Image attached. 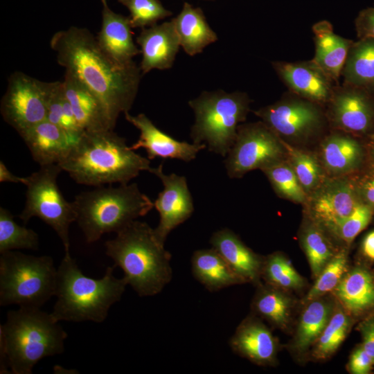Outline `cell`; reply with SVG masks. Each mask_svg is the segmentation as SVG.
Wrapping results in <instances>:
<instances>
[{"instance_id": "obj_1", "label": "cell", "mask_w": 374, "mask_h": 374, "mask_svg": "<svg viewBox=\"0 0 374 374\" xmlns=\"http://www.w3.org/2000/svg\"><path fill=\"white\" fill-rule=\"evenodd\" d=\"M50 46L58 64L101 100L115 123L120 114L129 112L143 75L134 61L127 64L114 61L96 37L83 28L71 26L56 32Z\"/></svg>"}, {"instance_id": "obj_2", "label": "cell", "mask_w": 374, "mask_h": 374, "mask_svg": "<svg viewBox=\"0 0 374 374\" xmlns=\"http://www.w3.org/2000/svg\"><path fill=\"white\" fill-rule=\"evenodd\" d=\"M58 165L75 182L98 187L128 184L151 168L150 160L136 153L113 130L84 132Z\"/></svg>"}, {"instance_id": "obj_3", "label": "cell", "mask_w": 374, "mask_h": 374, "mask_svg": "<svg viewBox=\"0 0 374 374\" xmlns=\"http://www.w3.org/2000/svg\"><path fill=\"white\" fill-rule=\"evenodd\" d=\"M67 333L39 308L19 307L0 326V373L31 374L42 359L64 350Z\"/></svg>"}, {"instance_id": "obj_4", "label": "cell", "mask_w": 374, "mask_h": 374, "mask_svg": "<svg viewBox=\"0 0 374 374\" xmlns=\"http://www.w3.org/2000/svg\"><path fill=\"white\" fill-rule=\"evenodd\" d=\"M106 254L140 296L160 293L172 276L171 254L148 224L134 220L105 243Z\"/></svg>"}, {"instance_id": "obj_5", "label": "cell", "mask_w": 374, "mask_h": 374, "mask_svg": "<svg viewBox=\"0 0 374 374\" xmlns=\"http://www.w3.org/2000/svg\"><path fill=\"white\" fill-rule=\"evenodd\" d=\"M114 267H107L103 278H92L83 274L70 253H64L57 269V301L52 317L57 321L103 322L127 285L124 277L114 276Z\"/></svg>"}, {"instance_id": "obj_6", "label": "cell", "mask_w": 374, "mask_h": 374, "mask_svg": "<svg viewBox=\"0 0 374 374\" xmlns=\"http://www.w3.org/2000/svg\"><path fill=\"white\" fill-rule=\"evenodd\" d=\"M73 204L76 222L88 243L98 240L105 233H118L154 207L136 183L98 186L77 195Z\"/></svg>"}, {"instance_id": "obj_7", "label": "cell", "mask_w": 374, "mask_h": 374, "mask_svg": "<svg viewBox=\"0 0 374 374\" xmlns=\"http://www.w3.org/2000/svg\"><path fill=\"white\" fill-rule=\"evenodd\" d=\"M250 99L241 91H202L188 102L195 121L190 136L195 143H204L212 152L226 157L233 146L239 123L246 119Z\"/></svg>"}, {"instance_id": "obj_8", "label": "cell", "mask_w": 374, "mask_h": 374, "mask_svg": "<svg viewBox=\"0 0 374 374\" xmlns=\"http://www.w3.org/2000/svg\"><path fill=\"white\" fill-rule=\"evenodd\" d=\"M57 269L48 256L8 251L0 256V305L41 308L55 295Z\"/></svg>"}, {"instance_id": "obj_9", "label": "cell", "mask_w": 374, "mask_h": 374, "mask_svg": "<svg viewBox=\"0 0 374 374\" xmlns=\"http://www.w3.org/2000/svg\"><path fill=\"white\" fill-rule=\"evenodd\" d=\"M58 164L40 166L39 170L27 177L25 206L19 217L24 224L37 217L49 225L59 236L64 253H70L69 226L76 222L73 202L66 200L57 179L62 171Z\"/></svg>"}, {"instance_id": "obj_10", "label": "cell", "mask_w": 374, "mask_h": 374, "mask_svg": "<svg viewBox=\"0 0 374 374\" xmlns=\"http://www.w3.org/2000/svg\"><path fill=\"white\" fill-rule=\"evenodd\" d=\"M286 159L282 139L262 121L239 125L235 142L226 156L224 167L230 178L261 170Z\"/></svg>"}, {"instance_id": "obj_11", "label": "cell", "mask_w": 374, "mask_h": 374, "mask_svg": "<svg viewBox=\"0 0 374 374\" xmlns=\"http://www.w3.org/2000/svg\"><path fill=\"white\" fill-rule=\"evenodd\" d=\"M54 82H46L22 72L12 73L1 101L4 121L19 134L46 120Z\"/></svg>"}, {"instance_id": "obj_12", "label": "cell", "mask_w": 374, "mask_h": 374, "mask_svg": "<svg viewBox=\"0 0 374 374\" xmlns=\"http://www.w3.org/2000/svg\"><path fill=\"white\" fill-rule=\"evenodd\" d=\"M319 104L294 93L254 112L281 139L303 140L317 132L323 125Z\"/></svg>"}, {"instance_id": "obj_13", "label": "cell", "mask_w": 374, "mask_h": 374, "mask_svg": "<svg viewBox=\"0 0 374 374\" xmlns=\"http://www.w3.org/2000/svg\"><path fill=\"white\" fill-rule=\"evenodd\" d=\"M328 103L332 125L353 136L374 134V93L364 88L336 85Z\"/></svg>"}, {"instance_id": "obj_14", "label": "cell", "mask_w": 374, "mask_h": 374, "mask_svg": "<svg viewBox=\"0 0 374 374\" xmlns=\"http://www.w3.org/2000/svg\"><path fill=\"white\" fill-rule=\"evenodd\" d=\"M360 202L355 180L341 176L325 179L306 203L315 222L332 231Z\"/></svg>"}, {"instance_id": "obj_15", "label": "cell", "mask_w": 374, "mask_h": 374, "mask_svg": "<svg viewBox=\"0 0 374 374\" xmlns=\"http://www.w3.org/2000/svg\"><path fill=\"white\" fill-rule=\"evenodd\" d=\"M149 172L159 178L163 186L154 202V207L159 214V222L154 232L157 238L164 244L169 233L192 215L193 197L184 176L165 174L162 163L157 168L151 167Z\"/></svg>"}, {"instance_id": "obj_16", "label": "cell", "mask_w": 374, "mask_h": 374, "mask_svg": "<svg viewBox=\"0 0 374 374\" xmlns=\"http://www.w3.org/2000/svg\"><path fill=\"white\" fill-rule=\"evenodd\" d=\"M272 66L290 91L317 104L328 103L336 85L313 60L301 62L276 61Z\"/></svg>"}, {"instance_id": "obj_17", "label": "cell", "mask_w": 374, "mask_h": 374, "mask_svg": "<svg viewBox=\"0 0 374 374\" xmlns=\"http://www.w3.org/2000/svg\"><path fill=\"white\" fill-rule=\"evenodd\" d=\"M124 114L125 119L140 132L139 139L130 148L133 150L145 149L150 160L159 157L188 162L195 159L199 151L206 148L204 143L176 140L157 128L144 114L132 116L126 112Z\"/></svg>"}, {"instance_id": "obj_18", "label": "cell", "mask_w": 374, "mask_h": 374, "mask_svg": "<svg viewBox=\"0 0 374 374\" xmlns=\"http://www.w3.org/2000/svg\"><path fill=\"white\" fill-rule=\"evenodd\" d=\"M136 42L142 53L140 69L143 75L152 69H170L181 46L172 19L142 28Z\"/></svg>"}, {"instance_id": "obj_19", "label": "cell", "mask_w": 374, "mask_h": 374, "mask_svg": "<svg viewBox=\"0 0 374 374\" xmlns=\"http://www.w3.org/2000/svg\"><path fill=\"white\" fill-rule=\"evenodd\" d=\"M62 82L77 123L84 132L114 129L116 123L103 103L91 90L66 71Z\"/></svg>"}, {"instance_id": "obj_20", "label": "cell", "mask_w": 374, "mask_h": 374, "mask_svg": "<svg viewBox=\"0 0 374 374\" xmlns=\"http://www.w3.org/2000/svg\"><path fill=\"white\" fill-rule=\"evenodd\" d=\"M19 135L33 159L40 166L60 163L78 140L48 120L28 128Z\"/></svg>"}, {"instance_id": "obj_21", "label": "cell", "mask_w": 374, "mask_h": 374, "mask_svg": "<svg viewBox=\"0 0 374 374\" xmlns=\"http://www.w3.org/2000/svg\"><path fill=\"white\" fill-rule=\"evenodd\" d=\"M102 26L96 37L102 49L114 61L127 64L141 53L133 40L130 17L113 12L107 0H101Z\"/></svg>"}, {"instance_id": "obj_22", "label": "cell", "mask_w": 374, "mask_h": 374, "mask_svg": "<svg viewBox=\"0 0 374 374\" xmlns=\"http://www.w3.org/2000/svg\"><path fill=\"white\" fill-rule=\"evenodd\" d=\"M210 243L244 282L258 281L264 261L234 232L227 228L217 231L213 233Z\"/></svg>"}, {"instance_id": "obj_23", "label": "cell", "mask_w": 374, "mask_h": 374, "mask_svg": "<svg viewBox=\"0 0 374 374\" xmlns=\"http://www.w3.org/2000/svg\"><path fill=\"white\" fill-rule=\"evenodd\" d=\"M232 349L258 364H271L277 351V343L270 330L260 321L248 318L238 327L230 339Z\"/></svg>"}, {"instance_id": "obj_24", "label": "cell", "mask_w": 374, "mask_h": 374, "mask_svg": "<svg viewBox=\"0 0 374 374\" xmlns=\"http://www.w3.org/2000/svg\"><path fill=\"white\" fill-rule=\"evenodd\" d=\"M312 31L315 45L312 60L337 84L353 41L335 34L326 20L314 24Z\"/></svg>"}, {"instance_id": "obj_25", "label": "cell", "mask_w": 374, "mask_h": 374, "mask_svg": "<svg viewBox=\"0 0 374 374\" xmlns=\"http://www.w3.org/2000/svg\"><path fill=\"white\" fill-rule=\"evenodd\" d=\"M321 158L323 166L330 174L341 177L359 168L364 152L361 143L349 134L334 133L323 141Z\"/></svg>"}, {"instance_id": "obj_26", "label": "cell", "mask_w": 374, "mask_h": 374, "mask_svg": "<svg viewBox=\"0 0 374 374\" xmlns=\"http://www.w3.org/2000/svg\"><path fill=\"white\" fill-rule=\"evenodd\" d=\"M172 20L180 45L189 55L202 53L206 46L217 40V34L199 8L185 2L180 13Z\"/></svg>"}, {"instance_id": "obj_27", "label": "cell", "mask_w": 374, "mask_h": 374, "mask_svg": "<svg viewBox=\"0 0 374 374\" xmlns=\"http://www.w3.org/2000/svg\"><path fill=\"white\" fill-rule=\"evenodd\" d=\"M191 268L194 277L211 292L245 283L213 248L195 251Z\"/></svg>"}, {"instance_id": "obj_28", "label": "cell", "mask_w": 374, "mask_h": 374, "mask_svg": "<svg viewBox=\"0 0 374 374\" xmlns=\"http://www.w3.org/2000/svg\"><path fill=\"white\" fill-rule=\"evenodd\" d=\"M344 83L374 93V38L353 42L341 71Z\"/></svg>"}, {"instance_id": "obj_29", "label": "cell", "mask_w": 374, "mask_h": 374, "mask_svg": "<svg viewBox=\"0 0 374 374\" xmlns=\"http://www.w3.org/2000/svg\"><path fill=\"white\" fill-rule=\"evenodd\" d=\"M334 291L351 312L359 313L374 305L373 277L364 269L355 268L345 274Z\"/></svg>"}, {"instance_id": "obj_30", "label": "cell", "mask_w": 374, "mask_h": 374, "mask_svg": "<svg viewBox=\"0 0 374 374\" xmlns=\"http://www.w3.org/2000/svg\"><path fill=\"white\" fill-rule=\"evenodd\" d=\"M332 316L331 304L323 300H313L302 313L296 337L298 350H306L317 341Z\"/></svg>"}, {"instance_id": "obj_31", "label": "cell", "mask_w": 374, "mask_h": 374, "mask_svg": "<svg viewBox=\"0 0 374 374\" xmlns=\"http://www.w3.org/2000/svg\"><path fill=\"white\" fill-rule=\"evenodd\" d=\"M282 141L286 151V159L309 195L325 180L321 164L312 154L294 148L283 139Z\"/></svg>"}, {"instance_id": "obj_32", "label": "cell", "mask_w": 374, "mask_h": 374, "mask_svg": "<svg viewBox=\"0 0 374 374\" xmlns=\"http://www.w3.org/2000/svg\"><path fill=\"white\" fill-rule=\"evenodd\" d=\"M37 233L30 229L19 225L13 215L6 208H0V253L15 249L37 250Z\"/></svg>"}, {"instance_id": "obj_33", "label": "cell", "mask_w": 374, "mask_h": 374, "mask_svg": "<svg viewBox=\"0 0 374 374\" xmlns=\"http://www.w3.org/2000/svg\"><path fill=\"white\" fill-rule=\"evenodd\" d=\"M262 171L279 196L294 202L306 203L308 195L301 185L287 159Z\"/></svg>"}, {"instance_id": "obj_34", "label": "cell", "mask_w": 374, "mask_h": 374, "mask_svg": "<svg viewBox=\"0 0 374 374\" xmlns=\"http://www.w3.org/2000/svg\"><path fill=\"white\" fill-rule=\"evenodd\" d=\"M253 307L258 314L277 326L283 327L288 321L290 301L275 289L262 287L253 301Z\"/></svg>"}, {"instance_id": "obj_35", "label": "cell", "mask_w": 374, "mask_h": 374, "mask_svg": "<svg viewBox=\"0 0 374 374\" xmlns=\"http://www.w3.org/2000/svg\"><path fill=\"white\" fill-rule=\"evenodd\" d=\"M46 120L60 127L77 139L84 132L77 123L71 106L64 94L62 82H54Z\"/></svg>"}, {"instance_id": "obj_36", "label": "cell", "mask_w": 374, "mask_h": 374, "mask_svg": "<svg viewBox=\"0 0 374 374\" xmlns=\"http://www.w3.org/2000/svg\"><path fill=\"white\" fill-rule=\"evenodd\" d=\"M304 251L316 278L334 256L330 244L316 225L308 226L302 236Z\"/></svg>"}, {"instance_id": "obj_37", "label": "cell", "mask_w": 374, "mask_h": 374, "mask_svg": "<svg viewBox=\"0 0 374 374\" xmlns=\"http://www.w3.org/2000/svg\"><path fill=\"white\" fill-rule=\"evenodd\" d=\"M350 326V319L341 311L335 312L317 339L315 355L326 358L333 353L343 342Z\"/></svg>"}, {"instance_id": "obj_38", "label": "cell", "mask_w": 374, "mask_h": 374, "mask_svg": "<svg viewBox=\"0 0 374 374\" xmlns=\"http://www.w3.org/2000/svg\"><path fill=\"white\" fill-rule=\"evenodd\" d=\"M347 256L344 251L335 255L317 278L305 301H312L334 290L347 271Z\"/></svg>"}, {"instance_id": "obj_39", "label": "cell", "mask_w": 374, "mask_h": 374, "mask_svg": "<svg viewBox=\"0 0 374 374\" xmlns=\"http://www.w3.org/2000/svg\"><path fill=\"white\" fill-rule=\"evenodd\" d=\"M271 284L283 288H297L303 279L283 256L274 253L263 262L262 272Z\"/></svg>"}, {"instance_id": "obj_40", "label": "cell", "mask_w": 374, "mask_h": 374, "mask_svg": "<svg viewBox=\"0 0 374 374\" xmlns=\"http://www.w3.org/2000/svg\"><path fill=\"white\" fill-rule=\"evenodd\" d=\"M130 12L132 28H146L172 15L159 0H118Z\"/></svg>"}, {"instance_id": "obj_41", "label": "cell", "mask_w": 374, "mask_h": 374, "mask_svg": "<svg viewBox=\"0 0 374 374\" xmlns=\"http://www.w3.org/2000/svg\"><path fill=\"white\" fill-rule=\"evenodd\" d=\"M374 211L360 202L353 212L332 231L347 243H350L371 222Z\"/></svg>"}, {"instance_id": "obj_42", "label": "cell", "mask_w": 374, "mask_h": 374, "mask_svg": "<svg viewBox=\"0 0 374 374\" xmlns=\"http://www.w3.org/2000/svg\"><path fill=\"white\" fill-rule=\"evenodd\" d=\"M357 195L360 201L374 211V168L361 177L355 180Z\"/></svg>"}, {"instance_id": "obj_43", "label": "cell", "mask_w": 374, "mask_h": 374, "mask_svg": "<svg viewBox=\"0 0 374 374\" xmlns=\"http://www.w3.org/2000/svg\"><path fill=\"white\" fill-rule=\"evenodd\" d=\"M355 27L358 39L374 38V7L364 8L359 12Z\"/></svg>"}, {"instance_id": "obj_44", "label": "cell", "mask_w": 374, "mask_h": 374, "mask_svg": "<svg viewBox=\"0 0 374 374\" xmlns=\"http://www.w3.org/2000/svg\"><path fill=\"white\" fill-rule=\"evenodd\" d=\"M373 364L372 358L362 346L351 355L349 368L350 372L354 374H366L371 371Z\"/></svg>"}, {"instance_id": "obj_45", "label": "cell", "mask_w": 374, "mask_h": 374, "mask_svg": "<svg viewBox=\"0 0 374 374\" xmlns=\"http://www.w3.org/2000/svg\"><path fill=\"white\" fill-rule=\"evenodd\" d=\"M362 347L374 362V319H369L361 326Z\"/></svg>"}, {"instance_id": "obj_46", "label": "cell", "mask_w": 374, "mask_h": 374, "mask_svg": "<svg viewBox=\"0 0 374 374\" xmlns=\"http://www.w3.org/2000/svg\"><path fill=\"white\" fill-rule=\"evenodd\" d=\"M27 177H21L12 174L8 168L6 167L5 163L1 161H0V181L1 182H12V183H18L26 185L27 184Z\"/></svg>"}, {"instance_id": "obj_47", "label": "cell", "mask_w": 374, "mask_h": 374, "mask_svg": "<svg viewBox=\"0 0 374 374\" xmlns=\"http://www.w3.org/2000/svg\"><path fill=\"white\" fill-rule=\"evenodd\" d=\"M362 251L365 256L374 260V230L365 236L362 242Z\"/></svg>"}, {"instance_id": "obj_48", "label": "cell", "mask_w": 374, "mask_h": 374, "mask_svg": "<svg viewBox=\"0 0 374 374\" xmlns=\"http://www.w3.org/2000/svg\"><path fill=\"white\" fill-rule=\"evenodd\" d=\"M374 139V138H373ZM370 161H371V165L372 167L374 168V141L371 145V148L370 149Z\"/></svg>"}, {"instance_id": "obj_49", "label": "cell", "mask_w": 374, "mask_h": 374, "mask_svg": "<svg viewBox=\"0 0 374 374\" xmlns=\"http://www.w3.org/2000/svg\"><path fill=\"white\" fill-rule=\"evenodd\" d=\"M373 138H374V134H373Z\"/></svg>"}]
</instances>
